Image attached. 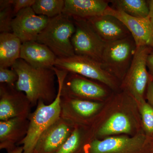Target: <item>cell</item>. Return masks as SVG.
Listing matches in <instances>:
<instances>
[{
    "instance_id": "6da1fadb",
    "label": "cell",
    "mask_w": 153,
    "mask_h": 153,
    "mask_svg": "<svg viewBox=\"0 0 153 153\" xmlns=\"http://www.w3.org/2000/svg\"><path fill=\"white\" fill-rule=\"evenodd\" d=\"M11 68L19 76L16 88L26 94L31 106L37 105L40 100L50 104L55 100L57 90L55 85L56 74L53 68H36L20 58Z\"/></svg>"
},
{
    "instance_id": "7a4b0ae2",
    "label": "cell",
    "mask_w": 153,
    "mask_h": 153,
    "mask_svg": "<svg viewBox=\"0 0 153 153\" xmlns=\"http://www.w3.org/2000/svg\"><path fill=\"white\" fill-rule=\"evenodd\" d=\"M52 68L56 74L58 83L57 97L50 104H46L41 100L38 101L35 111L29 115L27 135L17 146L22 145L23 153H34L36 144L41 135L60 117L62 86L64 79L69 72L55 66Z\"/></svg>"
},
{
    "instance_id": "3957f363",
    "label": "cell",
    "mask_w": 153,
    "mask_h": 153,
    "mask_svg": "<svg viewBox=\"0 0 153 153\" xmlns=\"http://www.w3.org/2000/svg\"><path fill=\"white\" fill-rule=\"evenodd\" d=\"M75 31L73 19L62 13L50 19L36 41L48 47L57 58L71 57L75 55L71 41Z\"/></svg>"
},
{
    "instance_id": "277c9868",
    "label": "cell",
    "mask_w": 153,
    "mask_h": 153,
    "mask_svg": "<svg viewBox=\"0 0 153 153\" xmlns=\"http://www.w3.org/2000/svg\"><path fill=\"white\" fill-rule=\"evenodd\" d=\"M137 46L131 36L106 43L101 64L115 78L123 80L132 61Z\"/></svg>"
},
{
    "instance_id": "5b68a950",
    "label": "cell",
    "mask_w": 153,
    "mask_h": 153,
    "mask_svg": "<svg viewBox=\"0 0 153 153\" xmlns=\"http://www.w3.org/2000/svg\"><path fill=\"white\" fill-rule=\"evenodd\" d=\"M54 66L69 73L97 80L112 89L117 86L116 78L105 70L101 63L88 57L75 55L66 58H57Z\"/></svg>"
},
{
    "instance_id": "8992f818",
    "label": "cell",
    "mask_w": 153,
    "mask_h": 153,
    "mask_svg": "<svg viewBox=\"0 0 153 153\" xmlns=\"http://www.w3.org/2000/svg\"><path fill=\"white\" fill-rule=\"evenodd\" d=\"M153 49L147 46L137 47L131 64L123 80L122 86L137 102L144 100L149 79L147 60Z\"/></svg>"
},
{
    "instance_id": "52a82bcc",
    "label": "cell",
    "mask_w": 153,
    "mask_h": 153,
    "mask_svg": "<svg viewBox=\"0 0 153 153\" xmlns=\"http://www.w3.org/2000/svg\"><path fill=\"white\" fill-rule=\"evenodd\" d=\"M73 19L75 31L71 41L75 55L88 57L101 63L106 43L97 34L87 20Z\"/></svg>"
},
{
    "instance_id": "ba28073f",
    "label": "cell",
    "mask_w": 153,
    "mask_h": 153,
    "mask_svg": "<svg viewBox=\"0 0 153 153\" xmlns=\"http://www.w3.org/2000/svg\"><path fill=\"white\" fill-rule=\"evenodd\" d=\"M146 139L137 135L129 137H114L93 140L85 146L83 153H144Z\"/></svg>"
},
{
    "instance_id": "9c48e42d",
    "label": "cell",
    "mask_w": 153,
    "mask_h": 153,
    "mask_svg": "<svg viewBox=\"0 0 153 153\" xmlns=\"http://www.w3.org/2000/svg\"><path fill=\"white\" fill-rule=\"evenodd\" d=\"M31 106L24 92L15 86L5 83L0 84V120L5 121L15 117L28 118Z\"/></svg>"
},
{
    "instance_id": "30bf717a",
    "label": "cell",
    "mask_w": 153,
    "mask_h": 153,
    "mask_svg": "<svg viewBox=\"0 0 153 153\" xmlns=\"http://www.w3.org/2000/svg\"><path fill=\"white\" fill-rule=\"evenodd\" d=\"M49 20L48 17L37 15L32 7L23 9L13 19L11 25L12 33L18 37L22 43L36 41Z\"/></svg>"
},
{
    "instance_id": "8fae6325",
    "label": "cell",
    "mask_w": 153,
    "mask_h": 153,
    "mask_svg": "<svg viewBox=\"0 0 153 153\" xmlns=\"http://www.w3.org/2000/svg\"><path fill=\"white\" fill-rule=\"evenodd\" d=\"M106 94V90L100 84L73 73H68L66 75L61 92V96L84 100L100 99Z\"/></svg>"
},
{
    "instance_id": "7c38bea8",
    "label": "cell",
    "mask_w": 153,
    "mask_h": 153,
    "mask_svg": "<svg viewBox=\"0 0 153 153\" xmlns=\"http://www.w3.org/2000/svg\"><path fill=\"white\" fill-rule=\"evenodd\" d=\"M104 14L116 17L125 25L137 47L147 46L153 49V28L148 17L134 18L110 6L105 10Z\"/></svg>"
},
{
    "instance_id": "4fadbf2b",
    "label": "cell",
    "mask_w": 153,
    "mask_h": 153,
    "mask_svg": "<svg viewBox=\"0 0 153 153\" xmlns=\"http://www.w3.org/2000/svg\"><path fill=\"white\" fill-rule=\"evenodd\" d=\"M74 126L60 117L42 134L34 153H55L70 136Z\"/></svg>"
},
{
    "instance_id": "5bb4252c",
    "label": "cell",
    "mask_w": 153,
    "mask_h": 153,
    "mask_svg": "<svg viewBox=\"0 0 153 153\" xmlns=\"http://www.w3.org/2000/svg\"><path fill=\"white\" fill-rule=\"evenodd\" d=\"M87 20L105 43L118 41L131 36L125 25L113 16L103 14Z\"/></svg>"
},
{
    "instance_id": "9a60e30c",
    "label": "cell",
    "mask_w": 153,
    "mask_h": 153,
    "mask_svg": "<svg viewBox=\"0 0 153 153\" xmlns=\"http://www.w3.org/2000/svg\"><path fill=\"white\" fill-rule=\"evenodd\" d=\"M28 118L15 117L0 122V149L7 151L18 146L27 132Z\"/></svg>"
},
{
    "instance_id": "2e32d148",
    "label": "cell",
    "mask_w": 153,
    "mask_h": 153,
    "mask_svg": "<svg viewBox=\"0 0 153 153\" xmlns=\"http://www.w3.org/2000/svg\"><path fill=\"white\" fill-rule=\"evenodd\" d=\"M20 59L38 68H52L57 57L44 44L36 41L22 43Z\"/></svg>"
},
{
    "instance_id": "e0dca14e",
    "label": "cell",
    "mask_w": 153,
    "mask_h": 153,
    "mask_svg": "<svg viewBox=\"0 0 153 153\" xmlns=\"http://www.w3.org/2000/svg\"><path fill=\"white\" fill-rule=\"evenodd\" d=\"M109 3L104 0H65L63 14L72 19L88 20L104 14Z\"/></svg>"
},
{
    "instance_id": "ac0fdd59",
    "label": "cell",
    "mask_w": 153,
    "mask_h": 153,
    "mask_svg": "<svg viewBox=\"0 0 153 153\" xmlns=\"http://www.w3.org/2000/svg\"><path fill=\"white\" fill-rule=\"evenodd\" d=\"M60 105V117L69 123L76 116L85 118L91 117L101 106L100 103L96 102L65 96H61Z\"/></svg>"
},
{
    "instance_id": "d6986e66",
    "label": "cell",
    "mask_w": 153,
    "mask_h": 153,
    "mask_svg": "<svg viewBox=\"0 0 153 153\" xmlns=\"http://www.w3.org/2000/svg\"><path fill=\"white\" fill-rule=\"evenodd\" d=\"M22 44L13 33H0V67H12L20 59Z\"/></svg>"
},
{
    "instance_id": "ffe728a7",
    "label": "cell",
    "mask_w": 153,
    "mask_h": 153,
    "mask_svg": "<svg viewBox=\"0 0 153 153\" xmlns=\"http://www.w3.org/2000/svg\"><path fill=\"white\" fill-rule=\"evenodd\" d=\"M131 129L129 119L124 114L116 113L111 115L99 129L100 136L121 133H129Z\"/></svg>"
},
{
    "instance_id": "44dd1931",
    "label": "cell",
    "mask_w": 153,
    "mask_h": 153,
    "mask_svg": "<svg viewBox=\"0 0 153 153\" xmlns=\"http://www.w3.org/2000/svg\"><path fill=\"white\" fill-rule=\"evenodd\" d=\"M113 8L121 10L131 17L146 18L149 13L147 1L145 0H113L109 1Z\"/></svg>"
},
{
    "instance_id": "7402d4cb",
    "label": "cell",
    "mask_w": 153,
    "mask_h": 153,
    "mask_svg": "<svg viewBox=\"0 0 153 153\" xmlns=\"http://www.w3.org/2000/svg\"><path fill=\"white\" fill-rule=\"evenodd\" d=\"M65 0H36L32 8L37 15L52 19L63 13Z\"/></svg>"
},
{
    "instance_id": "603a6c76",
    "label": "cell",
    "mask_w": 153,
    "mask_h": 153,
    "mask_svg": "<svg viewBox=\"0 0 153 153\" xmlns=\"http://www.w3.org/2000/svg\"><path fill=\"white\" fill-rule=\"evenodd\" d=\"M82 141L81 131L74 126L70 136L55 153H79L82 147Z\"/></svg>"
},
{
    "instance_id": "cb8c5ba5",
    "label": "cell",
    "mask_w": 153,
    "mask_h": 153,
    "mask_svg": "<svg viewBox=\"0 0 153 153\" xmlns=\"http://www.w3.org/2000/svg\"><path fill=\"white\" fill-rule=\"evenodd\" d=\"M143 124L146 131L149 134L153 133V108L144 99L138 102Z\"/></svg>"
},
{
    "instance_id": "d4e9b609",
    "label": "cell",
    "mask_w": 153,
    "mask_h": 153,
    "mask_svg": "<svg viewBox=\"0 0 153 153\" xmlns=\"http://www.w3.org/2000/svg\"><path fill=\"white\" fill-rule=\"evenodd\" d=\"M14 15L12 5L0 10V32L12 33V22Z\"/></svg>"
},
{
    "instance_id": "484cf974",
    "label": "cell",
    "mask_w": 153,
    "mask_h": 153,
    "mask_svg": "<svg viewBox=\"0 0 153 153\" xmlns=\"http://www.w3.org/2000/svg\"><path fill=\"white\" fill-rule=\"evenodd\" d=\"M19 79L16 72L13 68L0 67V82L5 83L10 86H15Z\"/></svg>"
},
{
    "instance_id": "4316f807",
    "label": "cell",
    "mask_w": 153,
    "mask_h": 153,
    "mask_svg": "<svg viewBox=\"0 0 153 153\" xmlns=\"http://www.w3.org/2000/svg\"><path fill=\"white\" fill-rule=\"evenodd\" d=\"M36 0H12L14 16L23 9L32 7Z\"/></svg>"
},
{
    "instance_id": "83f0119b",
    "label": "cell",
    "mask_w": 153,
    "mask_h": 153,
    "mask_svg": "<svg viewBox=\"0 0 153 153\" xmlns=\"http://www.w3.org/2000/svg\"><path fill=\"white\" fill-rule=\"evenodd\" d=\"M146 97L149 104L153 108V80L150 77L147 87Z\"/></svg>"
},
{
    "instance_id": "f1b7e54d",
    "label": "cell",
    "mask_w": 153,
    "mask_h": 153,
    "mask_svg": "<svg viewBox=\"0 0 153 153\" xmlns=\"http://www.w3.org/2000/svg\"><path fill=\"white\" fill-rule=\"evenodd\" d=\"M147 66L149 71L150 78L153 80V49L148 56L147 60Z\"/></svg>"
},
{
    "instance_id": "f546056e",
    "label": "cell",
    "mask_w": 153,
    "mask_h": 153,
    "mask_svg": "<svg viewBox=\"0 0 153 153\" xmlns=\"http://www.w3.org/2000/svg\"><path fill=\"white\" fill-rule=\"evenodd\" d=\"M147 1L149 8V13L148 17L153 28V0Z\"/></svg>"
},
{
    "instance_id": "4dcf8cb0",
    "label": "cell",
    "mask_w": 153,
    "mask_h": 153,
    "mask_svg": "<svg viewBox=\"0 0 153 153\" xmlns=\"http://www.w3.org/2000/svg\"><path fill=\"white\" fill-rule=\"evenodd\" d=\"M23 151L24 150L22 146H16L12 149L7 151V153H23Z\"/></svg>"
},
{
    "instance_id": "1f68e13d",
    "label": "cell",
    "mask_w": 153,
    "mask_h": 153,
    "mask_svg": "<svg viewBox=\"0 0 153 153\" xmlns=\"http://www.w3.org/2000/svg\"><path fill=\"white\" fill-rule=\"evenodd\" d=\"M37 153L35 152V153Z\"/></svg>"
},
{
    "instance_id": "d6a6232c",
    "label": "cell",
    "mask_w": 153,
    "mask_h": 153,
    "mask_svg": "<svg viewBox=\"0 0 153 153\" xmlns=\"http://www.w3.org/2000/svg\"><path fill=\"white\" fill-rule=\"evenodd\" d=\"M152 153H153V152Z\"/></svg>"
}]
</instances>
